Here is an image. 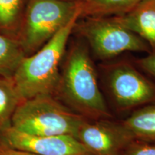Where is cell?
<instances>
[{"instance_id": "9c48e42d", "label": "cell", "mask_w": 155, "mask_h": 155, "mask_svg": "<svg viewBox=\"0 0 155 155\" xmlns=\"http://www.w3.org/2000/svg\"><path fill=\"white\" fill-rule=\"evenodd\" d=\"M125 28L140 37L155 50V0H142L123 15L112 16Z\"/></svg>"}, {"instance_id": "4fadbf2b", "label": "cell", "mask_w": 155, "mask_h": 155, "mask_svg": "<svg viewBox=\"0 0 155 155\" xmlns=\"http://www.w3.org/2000/svg\"><path fill=\"white\" fill-rule=\"evenodd\" d=\"M22 101L12 78L0 76V133L11 127L13 114Z\"/></svg>"}, {"instance_id": "3957f363", "label": "cell", "mask_w": 155, "mask_h": 155, "mask_svg": "<svg viewBox=\"0 0 155 155\" xmlns=\"http://www.w3.org/2000/svg\"><path fill=\"white\" fill-rule=\"evenodd\" d=\"M87 119L53 96H38L22 101L12 118L16 130L38 136L70 135L76 137Z\"/></svg>"}, {"instance_id": "52a82bcc", "label": "cell", "mask_w": 155, "mask_h": 155, "mask_svg": "<svg viewBox=\"0 0 155 155\" xmlns=\"http://www.w3.org/2000/svg\"><path fill=\"white\" fill-rule=\"evenodd\" d=\"M0 147L37 155H92L72 136L33 135L12 127L0 133Z\"/></svg>"}, {"instance_id": "e0dca14e", "label": "cell", "mask_w": 155, "mask_h": 155, "mask_svg": "<svg viewBox=\"0 0 155 155\" xmlns=\"http://www.w3.org/2000/svg\"><path fill=\"white\" fill-rule=\"evenodd\" d=\"M0 155H37L32 153L22 152V151L11 150V149L5 148L0 147Z\"/></svg>"}, {"instance_id": "5b68a950", "label": "cell", "mask_w": 155, "mask_h": 155, "mask_svg": "<svg viewBox=\"0 0 155 155\" xmlns=\"http://www.w3.org/2000/svg\"><path fill=\"white\" fill-rule=\"evenodd\" d=\"M74 32L86 40L95 57L102 61L125 52H152L143 39L120 25L113 17H85L83 21H77Z\"/></svg>"}, {"instance_id": "7a4b0ae2", "label": "cell", "mask_w": 155, "mask_h": 155, "mask_svg": "<svg viewBox=\"0 0 155 155\" xmlns=\"http://www.w3.org/2000/svg\"><path fill=\"white\" fill-rule=\"evenodd\" d=\"M80 16L79 12L38 51L23 58L12 78L21 100L55 96L60 78V65Z\"/></svg>"}, {"instance_id": "2e32d148", "label": "cell", "mask_w": 155, "mask_h": 155, "mask_svg": "<svg viewBox=\"0 0 155 155\" xmlns=\"http://www.w3.org/2000/svg\"><path fill=\"white\" fill-rule=\"evenodd\" d=\"M137 66L155 79V50L136 61Z\"/></svg>"}, {"instance_id": "6da1fadb", "label": "cell", "mask_w": 155, "mask_h": 155, "mask_svg": "<svg viewBox=\"0 0 155 155\" xmlns=\"http://www.w3.org/2000/svg\"><path fill=\"white\" fill-rule=\"evenodd\" d=\"M65 57L54 96L87 119H111L88 46L75 42Z\"/></svg>"}, {"instance_id": "ac0fdd59", "label": "cell", "mask_w": 155, "mask_h": 155, "mask_svg": "<svg viewBox=\"0 0 155 155\" xmlns=\"http://www.w3.org/2000/svg\"><path fill=\"white\" fill-rule=\"evenodd\" d=\"M63 1H68V2H78L81 0H63Z\"/></svg>"}, {"instance_id": "7c38bea8", "label": "cell", "mask_w": 155, "mask_h": 155, "mask_svg": "<svg viewBox=\"0 0 155 155\" xmlns=\"http://www.w3.org/2000/svg\"><path fill=\"white\" fill-rule=\"evenodd\" d=\"M29 0H0V35L17 39Z\"/></svg>"}, {"instance_id": "30bf717a", "label": "cell", "mask_w": 155, "mask_h": 155, "mask_svg": "<svg viewBox=\"0 0 155 155\" xmlns=\"http://www.w3.org/2000/svg\"><path fill=\"white\" fill-rule=\"evenodd\" d=\"M121 122L134 139L155 141V103L137 108Z\"/></svg>"}, {"instance_id": "277c9868", "label": "cell", "mask_w": 155, "mask_h": 155, "mask_svg": "<svg viewBox=\"0 0 155 155\" xmlns=\"http://www.w3.org/2000/svg\"><path fill=\"white\" fill-rule=\"evenodd\" d=\"M79 12L78 2L29 0L17 39L25 55L38 51Z\"/></svg>"}, {"instance_id": "9a60e30c", "label": "cell", "mask_w": 155, "mask_h": 155, "mask_svg": "<svg viewBox=\"0 0 155 155\" xmlns=\"http://www.w3.org/2000/svg\"><path fill=\"white\" fill-rule=\"evenodd\" d=\"M124 155H155V141L134 139L126 148Z\"/></svg>"}, {"instance_id": "8992f818", "label": "cell", "mask_w": 155, "mask_h": 155, "mask_svg": "<svg viewBox=\"0 0 155 155\" xmlns=\"http://www.w3.org/2000/svg\"><path fill=\"white\" fill-rule=\"evenodd\" d=\"M104 69L108 91L119 109H137L155 103V83L131 63L116 62Z\"/></svg>"}, {"instance_id": "ba28073f", "label": "cell", "mask_w": 155, "mask_h": 155, "mask_svg": "<svg viewBox=\"0 0 155 155\" xmlns=\"http://www.w3.org/2000/svg\"><path fill=\"white\" fill-rule=\"evenodd\" d=\"M92 155H124L134 140L121 121L86 119L75 137Z\"/></svg>"}, {"instance_id": "8fae6325", "label": "cell", "mask_w": 155, "mask_h": 155, "mask_svg": "<svg viewBox=\"0 0 155 155\" xmlns=\"http://www.w3.org/2000/svg\"><path fill=\"white\" fill-rule=\"evenodd\" d=\"M142 0H81V17H112L129 12Z\"/></svg>"}, {"instance_id": "5bb4252c", "label": "cell", "mask_w": 155, "mask_h": 155, "mask_svg": "<svg viewBox=\"0 0 155 155\" xmlns=\"http://www.w3.org/2000/svg\"><path fill=\"white\" fill-rule=\"evenodd\" d=\"M24 57L17 40L0 35V76L12 78Z\"/></svg>"}]
</instances>
